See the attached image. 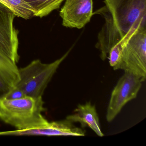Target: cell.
<instances>
[{
  "label": "cell",
  "instance_id": "cell-1",
  "mask_svg": "<svg viewBox=\"0 0 146 146\" xmlns=\"http://www.w3.org/2000/svg\"><path fill=\"white\" fill-rule=\"evenodd\" d=\"M43 105L42 97L2 98L0 99V119L17 130L41 127L48 122L42 113L46 110Z\"/></svg>",
  "mask_w": 146,
  "mask_h": 146
},
{
  "label": "cell",
  "instance_id": "cell-2",
  "mask_svg": "<svg viewBox=\"0 0 146 146\" xmlns=\"http://www.w3.org/2000/svg\"><path fill=\"white\" fill-rule=\"evenodd\" d=\"M50 64H44L40 60H33L28 66L19 69L20 80L15 87L22 90L26 96L42 97L44 90L60 64L72 49Z\"/></svg>",
  "mask_w": 146,
  "mask_h": 146
},
{
  "label": "cell",
  "instance_id": "cell-3",
  "mask_svg": "<svg viewBox=\"0 0 146 146\" xmlns=\"http://www.w3.org/2000/svg\"><path fill=\"white\" fill-rule=\"evenodd\" d=\"M123 36L132 29H146V0H105Z\"/></svg>",
  "mask_w": 146,
  "mask_h": 146
},
{
  "label": "cell",
  "instance_id": "cell-4",
  "mask_svg": "<svg viewBox=\"0 0 146 146\" xmlns=\"http://www.w3.org/2000/svg\"><path fill=\"white\" fill-rule=\"evenodd\" d=\"M118 70L135 75L142 82L146 78V29H140L125 47Z\"/></svg>",
  "mask_w": 146,
  "mask_h": 146
},
{
  "label": "cell",
  "instance_id": "cell-5",
  "mask_svg": "<svg viewBox=\"0 0 146 146\" xmlns=\"http://www.w3.org/2000/svg\"><path fill=\"white\" fill-rule=\"evenodd\" d=\"M124 72L111 94L106 114L108 122L112 121L128 102L136 98L141 87L140 78L129 72Z\"/></svg>",
  "mask_w": 146,
  "mask_h": 146
},
{
  "label": "cell",
  "instance_id": "cell-6",
  "mask_svg": "<svg viewBox=\"0 0 146 146\" xmlns=\"http://www.w3.org/2000/svg\"><path fill=\"white\" fill-rule=\"evenodd\" d=\"M16 16L9 8L0 3V49L13 62L19 60L18 30L15 28Z\"/></svg>",
  "mask_w": 146,
  "mask_h": 146
},
{
  "label": "cell",
  "instance_id": "cell-7",
  "mask_svg": "<svg viewBox=\"0 0 146 146\" xmlns=\"http://www.w3.org/2000/svg\"><path fill=\"white\" fill-rule=\"evenodd\" d=\"M93 14V0H66L60 12L64 27L81 29Z\"/></svg>",
  "mask_w": 146,
  "mask_h": 146
},
{
  "label": "cell",
  "instance_id": "cell-8",
  "mask_svg": "<svg viewBox=\"0 0 146 146\" xmlns=\"http://www.w3.org/2000/svg\"><path fill=\"white\" fill-rule=\"evenodd\" d=\"M85 131L75 126L68 119L48 122L46 125L38 128L26 130H16L0 132V135L72 136H84Z\"/></svg>",
  "mask_w": 146,
  "mask_h": 146
},
{
  "label": "cell",
  "instance_id": "cell-9",
  "mask_svg": "<svg viewBox=\"0 0 146 146\" xmlns=\"http://www.w3.org/2000/svg\"><path fill=\"white\" fill-rule=\"evenodd\" d=\"M93 14L101 15L105 19V23L98 34V41L96 44V47L100 52L101 58L104 60L107 58L111 49L123 36L116 26L110 11L106 5Z\"/></svg>",
  "mask_w": 146,
  "mask_h": 146
},
{
  "label": "cell",
  "instance_id": "cell-10",
  "mask_svg": "<svg viewBox=\"0 0 146 146\" xmlns=\"http://www.w3.org/2000/svg\"><path fill=\"white\" fill-rule=\"evenodd\" d=\"M66 119L73 123H80L83 128L89 127L99 136L102 137L104 136L101 130L95 106L92 105L90 102L78 105L74 113L67 116Z\"/></svg>",
  "mask_w": 146,
  "mask_h": 146
},
{
  "label": "cell",
  "instance_id": "cell-11",
  "mask_svg": "<svg viewBox=\"0 0 146 146\" xmlns=\"http://www.w3.org/2000/svg\"><path fill=\"white\" fill-rule=\"evenodd\" d=\"M19 68L0 49V76L12 88L15 87L20 80Z\"/></svg>",
  "mask_w": 146,
  "mask_h": 146
},
{
  "label": "cell",
  "instance_id": "cell-12",
  "mask_svg": "<svg viewBox=\"0 0 146 146\" xmlns=\"http://www.w3.org/2000/svg\"><path fill=\"white\" fill-rule=\"evenodd\" d=\"M34 11V17H46L59 9L64 0H24Z\"/></svg>",
  "mask_w": 146,
  "mask_h": 146
},
{
  "label": "cell",
  "instance_id": "cell-13",
  "mask_svg": "<svg viewBox=\"0 0 146 146\" xmlns=\"http://www.w3.org/2000/svg\"><path fill=\"white\" fill-rule=\"evenodd\" d=\"M139 29H132L109 52L108 54L109 64L115 70H118L119 66L121 62L122 54L125 47L131 37Z\"/></svg>",
  "mask_w": 146,
  "mask_h": 146
},
{
  "label": "cell",
  "instance_id": "cell-14",
  "mask_svg": "<svg viewBox=\"0 0 146 146\" xmlns=\"http://www.w3.org/2000/svg\"><path fill=\"white\" fill-rule=\"evenodd\" d=\"M0 3L9 8L16 17L25 19L34 17V11L24 0H0Z\"/></svg>",
  "mask_w": 146,
  "mask_h": 146
},
{
  "label": "cell",
  "instance_id": "cell-15",
  "mask_svg": "<svg viewBox=\"0 0 146 146\" xmlns=\"http://www.w3.org/2000/svg\"><path fill=\"white\" fill-rule=\"evenodd\" d=\"M26 96L22 90L16 87H13L11 89L5 98L11 100L20 99L25 97Z\"/></svg>",
  "mask_w": 146,
  "mask_h": 146
},
{
  "label": "cell",
  "instance_id": "cell-16",
  "mask_svg": "<svg viewBox=\"0 0 146 146\" xmlns=\"http://www.w3.org/2000/svg\"><path fill=\"white\" fill-rule=\"evenodd\" d=\"M12 87L0 76V99L5 98Z\"/></svg>",
  "mask_w": 146,
  "mask_h": 146
}]
</instances>
